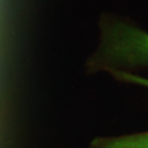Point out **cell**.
Here are the masks:
<instances>
[{"label":"cell","mask_w":148,"mask_h":148,"mask_svg":"<svg viewBox=\"0 0 148 148\" xmlns=\"http://www.w3.org/2000/svg\"><path fill=\"white\" fill-rule=\"evenodd\" d=\"M96 67L148 65V33L123 23L104 32L102 44L93 57Z\"/></svg>","instance_id":"cell-1"},{"label":"cell","mask_w":148,"mask_h":148,"mask_svg":"<svg viewBox=\"0 0 148 148\" xmlns=\"http://www.w3.org/2000/svg\"><path fill=\"white\" fill-rule=\"evenodd\" d=\"M102 148H148V132L112 139L104 143Z\"/></svg>","instance_id":"cell-2"},{"label":"cell","mask_w":148,"mask_h":148,"mask_svg":"<svg viewBox=\"0 0 148 148\" xmlns=\"http://www.w3.org/2000/svg\"><path fill=\"white\" fill-rule=\"evenodd\" d=\"M114 75L116 76L118 78H121V79L125 80V81H127V82H133V83H137V84L148 86L147 79L141 77H138V76H136V75H132V74L123 73V72H115Z\"/></svg>","instance_id":"cell-3"}]
</instances>
